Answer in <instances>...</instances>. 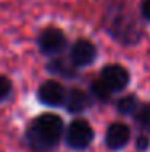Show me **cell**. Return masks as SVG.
<instances>
[{
    "label": "cell",
    "instance_id": "7c38bea8",
    "mask_svg": "<svg viewBox=\"0 0 150 152\" xmlns=\"http://www.w3.org/2000/svg\"><path fill=\"white\" fill-rule=\"evenodd\" d=\"M134 120L139 126H141V129L150 133V104L139 105V108L134 113Z\"/></svg>",
    "mask_w": 150,
    "mask_h": 152
},
{
    "label": "cell",
    "instance_id": "5b68a950",
    "mask_svg": "<svg viewBox=\"0 0 150 152\" xmlns=\"http://www.w3.org/2000/svg\"><path fill=\"white\" fill-rule=\"evenodd\" d=\"M97 58V49L87 39H78L70 50V61L76 68L89 66Z\"/></svg>",
    "mask_w": 150,
    "mask_h": 152
},
{
    "label": "cell",
    "instance_id": "52a82bcc",
    "mask_svg": "<svg viewBox=\"0 0 150 152\" xmlns=\"http://www.w3.org/2000/svg\"><path fill=\"white\" fill-rule=\"evenodd\" d=\"M131 139V129L124 123H112L107 129L105 144L112 151H120L128 146Z\"/></svg>",
    "mask_w": 150,
    "mask_h": 152
},
{
    "label": "cell",
    "instance_id": "9c48e42d",
    "mask_svg": "<svg viewBox=\"0 0 150 152\" xmlns=\"http://www.w3.org/2000/svg\"><path fill=\"white\" fill-rule=\"evenodd\" d=\"M91 92H92V96H94L99 102H103V104L110 102L112 97H113V91L110 89V86L107 84L102 78L97 79V81H94L91 84Z\"/></svg>",
    "mask_w": 150,
    "mask_h": 152
},
{
    "label": "cell",
    "instance_id": "6da1fadb",
    "mask_svg": "<svg viewBox=\"0 0 150 152\" xmlns=\"http://www.w3.org/2000/svg\"><path fill=\"white\" fill-rule=\"evenodd\" d=\"M63 136V120L55 113H42L34 118L28 129L31 147L39 152L55 149Z\"/></svg>",
    "mask_w": 150,
    "mask_h": 152
},
{
    "label": "cell",
    "instance_id": "ba28073f",
    "mask_svg": "<svg viewBox=\"0 0 150 152\" xmlns=\"http://www.w3.org/2000/svg\"><path fill=\"white\" fill-rule=\"evenodd\" d=\"M89 105H91V97H89L84 91H81V89L74 88L66 94L65 107H66L68 112H71V113L84 112L86 108H89Z\"/></svg>",
    "mask_w": 150,
    "mask_h": 152
},
{
    "label": "cell",
    "instance_id": "277c9868",
    "mask_svg": "<svg viewBox=\"0 0 150 152\" xmlns=\"http://www.w3.org/2000/svg\"><path fill=\"white\" fill-rule=\"evenodd\" d=\"M66 94L68 92L63 88L62 83L55 81V79H49V81L41 84V88L37 91V99L41 104H44L47 107H60L65 105Z\"/></svg>",
    "mask_w": 150,
    "mask_h": 152
},
{
    "label": "cell",
    "instance_id": "4fadbf2b",
    "mask_svg": "<svg viewBox=\"0 0 150 152\" xmlns=\"http://www.w3.org/2000/svg\"><path fill=\"white\" fill-rule=\"evenodd\" d=\"M10 94H12V83L7 76L0 75V102L8 99Z\"/></svg>",
    "mask_w": 150,
    "mask_h": 152
},
{
    "label": "cell",
    "instance_id": "9a60e30c",
    "mask_svg": "<svg viewBox=\"0 0 150 152\" xmlns=\"http://www.w3.org/2000/svg\"><path fill=\"white\" fill-rule=\"evenodd\" d=\"M141 13H142V16H144L145 20L150 23V0H142V3H141Z\"/></svg>",
    "mask_w": 150,
    "mask_h": 152
},
{
    "label": "cell",
    "instance_id": "30bf717a",
    "mask_svg": "<svg viewBox=\"0 0 150 152\" xmlns=\"http://www.w3.org/2000/svg\"><path fill=\"white\" fill-rule=\"evenodd\" d=\"M74 65L73 63H66L65 60H52L49 63V71L55 75H60L63 78H74L76 75V70H74Z\"/></svg>",
    "mask_w": 150,
    "mask_h": 152
},
{
    "label": "cell",
    "instance_id": "7a4b0ae2",
    "mask_svg": "<svg viewBox=\"0 0 150 152\" xmlns=\"http://www.w3.org/2000/svg\"><path fill=\"white\" fill-rule=\"evenodd\" d=\"M65 139L71 149L84 151L94 141V129L86 120H74L66 128Z\"/></svg>",
    "mask_w": 150,
    "mask_h": 152
},
{
    "label": "cell",
    "instance_id": "8992f818",
    "mask_svg": "<svg viewBox=\"0 0 150 152\" xmlns=\"http://www.w3.org/2000/svg\"><path fill=\"white\" fill-rule=\"evenodd\" d=\"M102 79L113 92H121L129 84V73L121 65H107L102 70Z\"/></svg>",
    "mask_w": 150,
    "mask_h": 152
},
{
    "label": "cell",
    "instance_id": "3957f363",
    "mask_svg": "<svg viewBox=\"0 0 150 152\" xmlns=\"http://www.w3.org/2000/svg\"><path fill=\"white\" fill-rule=\"evenodd\" d=\"M37 45L45 55H58L66 47V36L58 28H47L41 32L37 39Z\"/></svg>",
    "mask_w": 150,
    "mask_h": 152
},
{
    "label": "cell",
    "instance_id": "8fae6325",
    "mask_svg": "<svg viewBox=\"0 0 150 152\" xmlns=\"http://www.w3.org/2000/svg\"><path fill=\"white\" fill-rule=\"evenodd\" d=\"M116 108L121 115H134L136 110L139 108V100L136 96H133V94L124 96L116 102Z\"/></svg>",
    "mask_w": 150,
    "mask_h": 152
},
{
    "label": "cell",
    "instance_id": "5bb4252c",
    "mask_svg": "<svg viewBox=\"0 0 150 152\" xmlns=\"http://www.w3.org/2000/svg\"><path fill=\"white\" fill-rule=\"evenodd\" d=\"M149 146H150V139L147 136H139L137 139H136V149L137 151H147L149 149Z\"/></svg>",
    "mask_w": 150,
    "mask_h": 152
}]
</instances>
